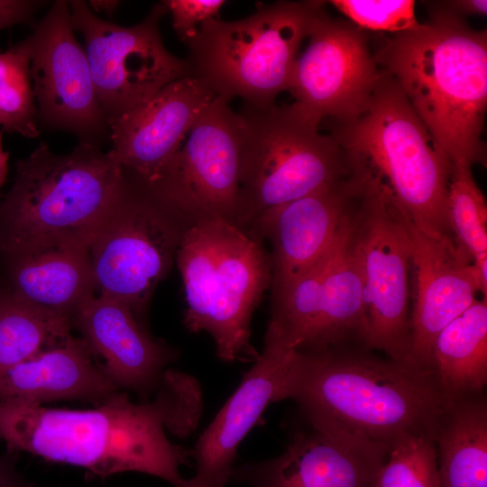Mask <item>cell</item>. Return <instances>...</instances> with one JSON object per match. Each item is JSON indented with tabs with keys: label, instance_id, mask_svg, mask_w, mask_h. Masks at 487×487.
Masks as SVG:
<instances>
[{
	"label": "cell",
	"instance_id": "obj_6",
	"mask_svg": "<svg viewBox=\"0 0 487 487\" xmlns=\"http://www.w3.org/2000/svg\"><path fill=\"white\" fill-rule=\"evenodd\" d=\"M175 260L183 284L185 327L208 333L224 362L256 359L251 320L271 282L262 242L227 221H200L186 226Z\"/></svg>",
	"mask_w": 487,
	"mask_h": 487
},
{
	"label": "cell",
	"instance_id": "obj_19",
	"mask_svg": "<svg viewBox=\"0 0 487 487\" xmlns=\"http://www.w3.org/2000/svg\"><path fill=\"white\" fill-rule=\"evenodd\" d=\"M293 351L264 346L209 426L190 450L193 477L184 487H225L229 483L240 443L265 409L277 402L279 389Z\"/></svg>",
	"mask_w": 487,
	"mask_h": 487
},
{
	"label": "cell",
	"instance_id": "obj_34",
	"mask_svg": "<svg viewBox=\"0 0 487 487\" xmlns=\"http://www.w3.org/2000/svg\"><path fill=\"white\" fill-rule=\"evenodd\" d=\"M433 4L436 7L453 13L460 17L462 14L486 15L487 14V1L485 0L444 1Z\"/></svg>",
	"mask_w": 487,
	"mask_h": 487
},
{
	"label": "cell",
	"instance_id": "obj_28",
	"mask_svg": "<svg viewBox=\"0 0 487 487\" xmlns=\"http://www.w3.org/2000/svg\"><path fill=\"white\" fill-rule=\"evenodd\" d=\"M466 161L453 163L448 185V217L457 243L475 257L487 253V205Z\"/></svg>",
	"mask_w": 487,
	"mask_h": 487
},
{
	"label": "cell",
	"instance_id": "obj_16",
	"mask_svg": "<svg viewBox=\"0 0 487 487\" xmlns=\"http://www.w3.org/2000/svg\"><path fill=\"white\" fill-rule=\"evenodd\" d=\"M361 190L354 173L262 214L249 234L271 247L272 297L309 271L333 244Z\"/></svg>",
	"mask_w": 487,
	"mask_h": 487
},
{
	"label": "cell",
	"instance_id": "obj_18",
	"mask_svg": "<svg viewBox=\"0 0 487 487\" xmlns=\"http://www.w3.org/2000/svg\"><path fill=\"white\" fill-rule=\"evenodd\" d=\"M76 328L119 390L132 391L144 402L159 389L178 349L149 335L131 308L112 297L94 295L71 317Z\"/></svg>",
	"mask_w": 487,
	"mask_h": 487
},
{
	"label": "cell",
	"instance_id": "obj_4",
	"mask_svg": "<svg viewBox=\"0 0 487 487\" xmlns=\"http://www.w3.org/2000/svg\"><path fill=\"white\" fill-rule=\"evenodd\" d=\"M129 183L115 155L78 143L69 154L41 142L15 163L0 203V256L89 246Z\"/></svg>",
	"mask_w": 487,
	"mask_h": 487
},
{
	"label": "cell",
	"instance_id": "obj_7",
	"mask_svg": "<svg viewBox=\"0 0 487 487\" xmlns=\"http://www.w3.org/2000/svg\"><path fill=\"white\" fill-rule=\"evenodd\" d=\"M320 1H279L236 20L212 19L188 43L190 76L226 102L265 109L288 91L299 48Z\"/></svg>",
	"mask_w": 487,
	"mask_h": 487
},
{
	"label": "cell",
	"instance_id": "obj_31",
	"mask_svg": "<svg viewBox=\"0 0 487 487\" xmlns=\"http://www.w3.org/2000/svg\"><path fill=\"white\" fill-rule=\"evenodd\" d=\"M223 0H167L162 1L172 17L173 28L186 44L197 34L206 22L219 18Z\"/></svg>",
	"mask_w": 487,
	"mask_h": 487
},
{
	"label": "cell",
	"instance_id": "obj_25",
	"mask_svg": "<svg viewBox=\"0 0 487 487\" xmlns=\"http://www.w3.org/2000/svg\"><path fill=\"white\" fill-rule=\"evenodd\" d=\"M431 367L447 399L483 393L487 383V298L475 299L439 332Z\"/></svg>",
	"mask_w": 487,
	"mask_h": 487
},
{
	"label": "cell",
	"instance_id": "obj_14",
	"mask_svg": "<svg viewBox=\"0 0 487 487\" xmlns=\"http://www.w3.org/2000/svg\"><path fill=\"white\" fill-rule=\"evenodd\" d=\"M307 39L290 75L292 105L318 126L325 119L341 123L354 118L365 107L382 73L365 34L321 9Z\"/></svg>",
	"mask_w": 487,
	"mask_h": 487
},
{
	"label": "cell",
	"instance_id": "obj_26",
	"mask_svg": "<svg viewBox=\"0 0 487 487\" xmlns=\"http://www.w3.org/2000/svg\"><path fill=\"white\" fill-rule=\"evenodd\" d=\"M71 319L47 312L0 289V376L71 335Z\"/></svg>",
	"mask_w": 487,
	"mask_h": 487
},
{
	"label": "cell",
	"instance_id": "obj_8",
	"mask_svg": "<svg viewBox=\"0 0 487 487\" xmlns=\"http://www.w3.org/2000/svg\"><path fill=\"white\" fill-rule=\"evenodd\" d=\"M240 188L234 225L248 232L265 211L298 199L351 173L330 134L291 105L238 113Z\"/></svg>",
	"mask_w": 487,
	"mask_h": 487
},
{
	"label": "cell",
	"instance_id": "obj_12",
	"mask_svg": "<svg viewBox=\"0 0 487 487\" xmlns=\"http://www.w3.org/2000/svg\"><path fill=\"white\" fill-rule=\"evenodd\" d=\"M228 104L216 96L210 102L157 181L145 188L187 225L212 219L234 223L242 128Z\"/></svg>",
	"mask_w": 487,
	"mask_h": 487
},
{
	"label": "cell",
	"instance_id": "obj_23",
	"mask_svg": "<svg viewBox=\"0 0 487 487\" xmlns=\"http://www.w3.org/2000/svg\"><path fill=\"white\" fill-rule=\"evenodd\" d=\"M353 206L326 253L321 317L313 351L364 349L363 280L351 240Z\"/></svg>",
	"mask_w": 487,
	"mask_h": 487
},
{
	"label": "cell",
	"instance_id": "obj_9",
	"mask_svg": "<svg viewBox=\"0 0 487 487\" xmlns=\"http://www.w3.org/2000/svg\"><path fill=\"white\" fill-rule=\"evenodd\" d=\"M350 215L351 240L363 280L365 350L411 360V241L405 213L391 197L359 177Z\"/></svg>",
	"mask_w": 487,
	"mask_h": 487
},
{
	"label": "cell",
	"instance_id": "obj_13",
	"mask_svg": "<svg viewBox=\"0 0 487 487\" xmlns=\"http://www.w3.org/2000/svg\"><path fill=\"white\" fill-rule=\"evenodd\" d=\"M69 1H55L24 44L37 106V124L75 134L96 147L109 140L86 51L74 36Z\"/></svg>",
	"mask_w": 487,
	"mask_h": 487
},
{
	"label": "cell",
	"instance_id": "obj_1",
	"mask_svg": "<svg viewBox=\"0 0 487 487\" xmlns=\"http://www.w3.org/2000/svg\"><path fill=\"white\" fill-rule=\"evenodd\" d=\"M156 392L152 402L134 403L117 391L88 409L0 400V439L9 453L81 467L96 477L137 472L184 487L179 468L190 450L172 444L166 430L187 437L195 429L194 405L170 383Z\"/></svg>",
	"mask_w": 487,
	"mask_h": 487
},
{
	"label": "cell",
	"instance_id": "obj_10",
	"mask_svg": "<svg viewBox=\"0 0 487 487\" xmlns=\"http://www.w3.org/2000/svg\"><path fill=\"white\" fill-rule=\"evenodd\" d=\"M186 226L129 177L124 194L89 245L98 294L124 302L140 321L172 266Z\"/></svg>",
	"mask_w": 487,
	"mask_h": 487
},
{
	"label": "cell",
	"instance_id": "obj_30",
	"mask_svg": "<svg viewBox=\"0 0 487 487\" xmlns=\"http://www.w3.org/2000/svg\"><path fill=\"white\" fill-rule=\"evenodd\" d=\"M358 28L397 34L419 26L413 0H333L329 2Z\"/></svg>",
	"mask_w": 487,
	"mask_h": 487
},
{
	"label": "cell",
	"instance_id": "obj_35",
	"mask_svg": "<svg viewBox=\"0 0 487 487\" xmlns=\"http://www.w3.org/2000/svg\"><path fill=\"white\" fill-rule=\"evenodd\" d=\"M88 6L92 11L103 12L107 15H111L116 10L119 1L115 0H91L88 2Z\"/></svg>",
	"mask_w": 487,
	"mask_h": 487
},
{
	"label": "cell",
	"instance_id": "obj_32",
	"mask_svg": "<svg viewBox=\"0 0 487 487\" xmlns=\"http://www.w3.org/2000/svg\"><path fill=\"white\" fill-rule=\"evenodd\" d=\"M45 1L0 0V31L19 24H29Z\"/></svg>",
	"mask_w": 487,
	"mask_h": 487
},
{
	"label": "cell",
	"instance_id": "obj_29",
	"mask_svg": "<svg viewBox=\"0 0 487 487\" xmlns=\"http://www.w3.org/2000/svg\"><path fill=\"white\" fill-rule=\"evenodd\" d=\"M373 487H440L434 436L412 435L399 441L380 467Z\"/></svg>",
	"mask_w": 487,
	"mask_h": 487
},
{
	"label": "cell",
	"instance_id": "obj_17",
	"mask_svg": "<svg viewBox=\"0 0 487 487\" xmlns=\"http://www.w3.org/2000/svg\"><path fill=\"white\" fill-rule=\"evenodd\" d=\"M215 97L191 76L168 84L144 104L109 123V151L133 180L152 187Z\"/></svg>",
	"mask_w": 487,
	"mask_h": 487
},
{
	"label": "cell",
	"instance_id": "obj_33",
	"mask_svg": "<svg viewBox=\"0 0 487 487\" xmlns=\"http://www.w3.org/2000/svg\"><path fill=\"white\" fill-rule=\"evenodd\" d=\"M0 487H35L17 472L13 454L9 452L0 455Z\"/></svg>",
	"mask_w": 487,
	"mask_h": 487
},
{
	"label": "cell",
	"instance_id": "obj_24",
	"mask_svg": "<svg viewBox=\"0 0 487 487\" xmlns=\"http://www.w3.org/2000/svg\"><path fill=\"white\" fill-rule=\"evenodd\" d=\"M440 487H487V400L450 399L435 429Z\"/></svg>",
	"mask_w": 487,
	"mask_h": 487
},
{
	"label": "cell",
	"instance_id": "obj_20",
	"mask_svg": "<svg viewBox=\"0 0 487 487\" xmlns=\"http://www.w3.org/2000/svg\"><path fill=\"white\" fill-rule=\"evenodd\" d=\"M385 459L305 425L278 456L234 466L229 483L249 487H373Z\"/></svg>",
	"mask_w": 487,
	"mask_h": 487
},
{
	"label": "cell",
	"instance_id": "obj_15",
	"mask_svg": "<svg viewBox=\"0 0 487 487\" xmlns=\"http://www.w3.org/2000/svg\"><path fill=\"white\" fill-rule=\"evenodd\" d=\"M406 224L412 250L411 360L432 371V350L439 332L476 299L477 292L487 298V290L471 255L453 234L428 235L407 216Z\"/></svg>",
	"mask_w": 487,
	"mask_h": 487
},
{
	"label": "cell",
	"instance_id": "obj_2",
	"mask_svg": "<svg viewBox=\"0 0 487 487\" xmlns=\"http://www.w3.org/2000/svg\"><path fill=\"white\" fill-rule=\"evenodd\" d=\"M370 352L293 351L278 401L294 400L308 427L386 459L409 436H434L449 399L432 371Z\"/></svg>",
	"mask_w": 487,
	"mask_h": 487
},
{
	"label": "cell",
	"instance_id": "obj_27",
	"mask_svg": "<svg viewBox=\"0 0 487 487\" xmlns=\"http://www.w3.org/2000/svg\"><path fill=\"white\" fill-rule=\"evenodd\" d=\"M0 127L26 138L40 134L30 59L22 41L0 51Z\"/></svg>",
	"mask_w": 487,
	"mask_h": 487
},
{
	"label": "cell",
	"instance_id": "obj_21",
	"mask_svg": "<svg viewBox=\"0 0 487 487\" xmlns=\"http://www.w3.org/2000/svg\"><path fill=\"white\" fill-rule=\"evenodd\" d=\"M117 391L86 341L72 334L0 376V400L38 405L67 400L97 406Z\"/></svg>",
	"mask_w": 487,
	"mask_h": 487
},
{
	"label": "cell",
	"instance_id": "obj_22",
	"mask_svg": "<svg viewBox=\"0 0 487 487\" xmlns=\"http://www.w3.org/2000/svg\"><path fill=\"white\" fill-rule=\"evenodd\" d=\"M0 289L21 301L71 317L96 292L87 245L0 256Z\"/></svg>",
	"mask_w": 487,
	"mask_h": 487
},
{
	"label": "cell",
	"instance_id": "obj_11",
	"mask_svg": "<svg viewBox=\"0 0 487 487\" xmlns=\"http://www.w3.org/2000/svg\"><path fill=\"white\" fill-rule=\"evenodd\" d=\"M72 28L82 33L99 104L108 124L144 104L168 84L190 76L186 60L165 48L161 2L140 23L125 27L97 17L85 1H69Z\"/></svg>",
	"mask_w": 487,
	"mask_h": 487
},
{
	"label": "cell",
	"instance_id": "obj_36",
	"mask_svg": "<svg viewBox=\"0 0 487 487\" xmlns=\"http://www.w3.org/2000/svg\"><path fill=\"white\" fill-rule=\"evenodd\" d=\"M9 153L3 149L2 145V132L0 131V203H1V188L5 181L8 170Z\"/></svg>",
	"mask_w": 487,
	"mask_h": 487
},
{
	"label": "cell",
	"instance_id": "obj_5",
	"mask_svg": "<svg viewBox=\"0 0 487 487\" xmlns=\"http://www.w3.org/2000/svg\"><path fill=\"white\" fill-rule=\"evenodd\" d=\"M352 172L389 194L411 223L431 236L453 234L448 185L453 163L382 70L365 107L331 124L329 133Z\"/></svg>",
	"mask_w": 487,
	"mask_h": 487
},
{
	"label": "cell",
	"instance_id": "obj_3",
	"mask_svg": "<svg viewBox=\"0 0 487 487\" xmlns=\"http://www.w3.org/2000/svg\"><path fill=\"white\" fill-rule=\"evenodd\" d=\"M431 14L428 23L387 38L374 59L452 163L485 164L486 31L438 7Z\"/></svg>",
	"mask_w": 487,
	"mask_h": 487
}]
</instances>
